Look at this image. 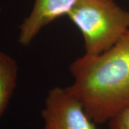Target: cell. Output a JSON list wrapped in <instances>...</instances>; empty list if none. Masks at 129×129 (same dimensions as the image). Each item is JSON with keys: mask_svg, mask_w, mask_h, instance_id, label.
<instances>
[{"mask_svg": "<svg viewBox=\"0 0 129 129\" xmlns=\"http://www.w3.org/2000/svg\"><path fill=\"white\" fill-rule=\"evenodd\" d=\"M80 0H35L31 13L19 26V43L28 46L43 27L67 15Z\"/></svg>", "mask_w": 129, "mask_h": 129, "instance_id": "cell-4", "label": "cell"}, {"mask_svg": "<svg viewBox=\"0 0 129 129\" xmlns=\"http://www.w3.org/2000/svg\"><path fill=\"white\" fill-rule=\"evenodd\" d=\"M18 64L8 54L0 51V118L17 87Z\"/></svg>", "mask_w": 129, "mask_h": 129, "instance_id": "cell-5", "label": "cell"}, {"mask_svg": "<svg viewBox=\"0 0 129 129\" xmlns=\"http://www.w3.org/2000/svg\"><path fill=\"white\" fill-rule=\"evenodd\" d=\"M68 17L82 33L88 55L108 50L129 30V11L113 0H80Z\"/></svg>", "mask_w": 129, "mask_h": 129, "instance_id": "cell-2", "label": "cell"}, {"mask_svg": "<svg viewBox=\"0 0 129 129\" xmlns=\"http://www.w3.org/2000/svg\"><path fill=\"white\" fill-rule=\"evenodd\" d=\"M68 90L95 124H104L129 106V30L111 49L84 55L70 64Z\"/></svg>", "mask_w": 129, "mask_h": 129, "instance_id": "cell-1", "label": "cell"}, {"mask_svg": "<svg viewBox=\"0 0 129 129\" xmlns=\"http://www.w3.org/2000/svg\"><path fill=\"white\" fill-rule=\"evenodd\" d=\"M41 116L43 129H97L83 104L67 88L49 90Z\"/></svg>", "mask_w": 129, "mask_h": 129, "instance_id": "cell-3", "label": "cell"}, {"mask_svg": "<svg viewBox=\"0 0 129 129\" xmlns=\"http://www.w3.org/2000/svg\"><path fill=\"white\" fill-rule=\"evenodd\" d=\"M107 123L108 129H129V106L113 117Z\"/></svg>", "mask_w": 129, "mask_h": 129, "instance_id": "cell-6", "label": "cell"}]
</instances>
